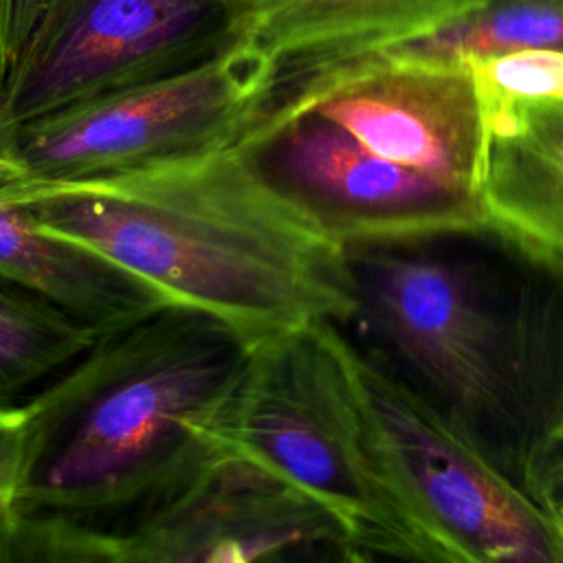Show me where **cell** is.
Instances as JSON below:
<instances>
[{
  "label": "cell",
  "mask_w": 563,
  "mask_h": 563,
  "mask_svg": "<svg viewBox=\"0 0 563 563\" xmlns=\"http://www.w3.org/2000/svg\"><path fill=\"white\" fill-rule=\"evenodd\" d=\"M238 143L345 249L484 231L475 191L389 163L328 119L262 108Z\"/></svg>",
  "instance_id": "ba28073f"
},
{
  "label": "cell",
  "mask_w": 563,
  "mask_h": 563,
  "mask_svg": "<svg viewBox=\"0 0 563 563\" xmlns=\"http://www.w3.org/2000/svg\"><path fill=\"white\" fill-rule=\"evenodd\" d=\"M526 484L545 504L563 512V444L530 464L526 473Z\"/></svg>",
  "instance_id": "ffe728a7"
},
{
  "label": "cell",
  "mask_w": 563,
  "mask_h": 563,
  "mask_svg": "<svg viewBox=\"0 0 563 563\" xmlns=\"http://www.w3.org/2000/svg\"><path fill=\"white\" fill-rule=\"evenodd\" d=\"M46 0H0V84L26 42Z\"/></svg>",
  "instance_id": "d6986e66"
},
{
  "label": "cell",
  "mask_w": 563,
  "mask_h": 563,
  "mask_svg": "<svg viewBox=\"0 0 563 563\" xmlns=\"http://www.w3.org/2000/svg\"><path fill=\"white\" fill-rule=\"evenodd\" d=\"M262 556V550L246 541H227L220 545L213 563H255Z\"/></svg>",
  "instance_id": "603a6c76"
},
{
  "label": "cell",
  "mask_w": 563,
  "mask_h": 563,
  "mask_svg": "<svg viewBox=\"0 0 563 563\" xmlns=\"http://www.w3.org/2000/svg\"><path fill=\"white\" fill-rule=\"evenodd\" d=\"M24 464V409L0 407V506H11Z\"/></svg>",
  "instance_id": "ac0fdd59"
},
{
  "label": "cell",
  "mask_w": 563,
  "mask_h": 563,
  "mask_svg": "<svg viewBox=\"0 0 563 563\" xmlns=\"http://www.w3.org/2000/svg\"><path fill=\"white\" fill-rule=\"evenodd\" d=\"M486 136L477 183L484 229L563 268V101L490 114Z\"/></svg>",
  "instance_id": "7c38bea8"
},
{
  "label": "cell",
  "mask_w": 563,
  "mask_h": 563,
  "mask_svg": "<svg viewBox=\"0 0 563 563\" xmlns=\"http://www.w3.org/2000/svg\"><path fill=\"white\" fill-rule=\"evenodd\" d=\"M339 563H376V556L367 550H361V548L343 541L341 550H339Z\"/></svg>",
  "instance_id": "d4e9b609"
},
{
  "label": "cell",
  "mask_w": 563,
  "mask_h": 563,
  "mask_svg": "<svg viewBox=\"0 0 563 563\" xmlns=\"http://www.w3.org/2000/svg\"><path fill=\"white\" fill-rule=\"evenodd\" d=\"M249 343L222 321L161 306L103 332L24 409L11 508L123 532L216 464L209 431Z\"/></svg>",
  "instance_id": "7a4b0ae2"
},
{
  "label": "cell",
  "mask_w": 563,
  "mask_h": 563,
  "mask_svg": "<svg viewBox=\"0 0 563 563\" xmlns=\"http://www.w3.org/2000/svg\"><path fill=\"white\" fill-rule=\"evenodd\" d=\"M361 446L409 563H563V512L402 378L323 323Z\"/></svg>",
  "instance_id": "3957f363"
},
{
  "label": "cell",
  "mask_w": 563,
  "mask_h": 563,
  "mask_svg": "<svg viewBox=\"0 0 563 563\" xmlns=\"http://www.w3.org/2000/svg\"><path fill=\"white\" fill-rule=\"evenodd\" d=\"M0 200L249 345L358 314L345 246L238 141L88 180H11Z\"/></svg>",
  "instance_id": "6da1fadb"
},
{
  "label": "cell",
  "mask_w": 563,
  "mask_h": 563,
  "mask_svg": "<svg viewBox=\"0 0 563 563\" xmlns=\"http://www.w3.org/2000/svg\"><path fill=\"white\" fill-rule=\"evenodd\" d=\"M238 464L319 512L341 541L409 563L405 532L367 464L323 323L249 345L209 431Z\"/></svg>",
  "instance_id": "277c9868"
},
{
  "label": "cell",
  "mask_w": 563,
  "mask_h": 563,
  "mask_svg": "<svg viewBox=\"0 0 563 563\" xmlns=\"http://www.w3.org/2000/svg\"><path fill=\"white\" fill-rule=\"evenodd\" d=\"M479 0H229L233 33L277 68V84L323 64L416 42Z\"/></svg>",
  "instance_id": "8fae6325"
},
{
  "label": "cell",
  "mask_w": 563,
  "mask_h": 563,
  "mask_svg": "<svg viewBox=\"0 0 563 563\" xmlns=\"http://www.w3.org/2000/svg\"><path fill=\"white\" fill-rule=\"evenodd\" d=\"M275 86L277 68L235 35L183 70L13 128L11 180H88L233 143Z\"/></svg>",
  "instance_id": "8992f818"
},
{
  "label": "cell",
  "mask_w": 563,
  "mask_h": 563,
  "mask_svg": "<svg viewBox=\"0 0 563 563\" xmlns=\"http://www.w3.org/2000/svg\"><path fill=\"white\" fill-rule=\"evenodd\" d=\"M121 534L0 506V563H119Z\"/></svg>",
  "instance_id": "2e32d148"
},
{
  "label": "cell",
  "mask_w": 563,
  "mask_h": 563,
  "mask_svg": "<svg viewBox=\"0 0 563 563\" xmlns=\"http://www.w3.org/2000/svg\"><path fill=\"white\" fill-rule=\"evenodd\" d=\"M484 119L539 101H563V48H521L466 57Z\"/></svg>",
  "instance_id": "e0dca14e"
},
{
  "label": "cell",
  "mask_w": 563,
  "mask_h": 563,
  "mask_svg": "<svg viewBox=\"0 0 563 563\" xmlns=\"http://www.w3.org/2000/svg\"><path fill=\"white\" fill-rule=\"evenodd\" d=\"M233 37L229 0H46L0 84L4 123L183 70Z\"/></svg>",
  "instance_id": "52a82bcc"
},
{
  "label": "cell",
  "mask_w": 563,
  "mask_h": 563,
  "mask_svg": "<svg viewBox=\"0 0 563 563\" xmlns=\"http://www.w3.org/2000/svg\"><path fill=\"white\" fill-rule=\"evenodd\" d=\"M0 284L103 334L167 306L147 282L103 255L53 235L0 200Z\"/></svg>",
  "instance_id": "4fadbf2b"
},
{
  "label": "cell",
  "mask_w": 563,
  "mask_h": 563,
  "mask_svg": "<svg viewBox=\"0 0 563 563\" xmlns=\"http://www.w3.org/2000/svg\"><path fill=\"white\" fill-rule=\"evenodd\" d=\"M559 444H563V389H561L559 402H556V407H554V411H552V416H550V420H548V424H545V429H543V433H541V440H539V444H537V451H534V455H532V462L539 460L541 455H545L548 451L556 449ZM532 462H530V464H532ZM530 464H528V468H530ZM528 468H526V471H528Z\"/></svg>",
  "instance_id": "7402d4cb"
},
{
  "label": "cell",
  "mask_w": 563,
  "mask_h": 563,
  "mask_svg": "<svg viewBox=\"0 0 563 563\" xmlns=\"http://www.w3.org/2000/svg\"><path fill=\"white\" fill-rule=\"evenodd\" d=\"M367 319L407 378L490 453L497 431L523 427L534 380L528 325L499 310L484 277L444 255L345 249Z\"/></svg>",
  "instance_id": "5b68a950"
},
{
  "label": "cell",
  "mask_w": 563,
  "mask_h": 563,
  "mask_svg": "<svg viewBox=\"0 0 563 563\" xmlns=\"http://www.w3.org/2000/svg\"><path fill=\"white\" fill-rule=\"evenodd\" d=\"M521 48H563V0H479L431 35L385 51L462 62Z\"/></svg>",
  "instance_id": "9a60e30c"
},
{
  "label": "cell",
  "mask_w": 563,
  "mask_h": 563,
  "mask_svg": "<svg viewBox=\"0 0 563 563\" xmlns=\"http://www.w3.org/2000/svg\"><path fill=\"white\" fill-rule=\"evenodd\" d=\"M119 534V563H213L233 539L260 548L262 556L339 539L319 512L231 462H216Z\"/></svg>",
  "instance_id": "30bf717a"
},
{
  "label": "cell",
  "mask_w": 563,
  "mask_h": 563,
  "mask_svg": "<svg viewBox=\"0 0 563 563\" xmlns=\"http://www.w3.org/2000/svg\"><path fill=\"white\" fill-rule=\"evenodd\" d=\"M257 563H336V552L325 545H301L273 552Z\"/></svg>",
  "instance_id": "44dd1931"
},
{
  "label": "cell",
  "mask_w": 563,
  "mask_h": 563,
  "mask_svg": "<svg viewBox=\"0 0 563 563\" xmlns=\"http://www.w3.org/2000/svg\"><path fill=\"white\" fill-rule=\"evenodd\" d=\"M99 332L0 284V407H22L81 358Z\"/></svg>",
  "instance_id": "5bb4252c"
},
{
  "label": "cell",
  "mask_w": 563,
  "mask_h": 563,
  "mask_svg": "<svg viewBox=\"0 0 563 563\" xmlns=\"http://www.w3.org/2000/svg\"><path fill=\"white\" fill-rule=\"evenodd\" d=\"M13 178V158H11V132L2 117L0 106V185L9 183Z\"/></svg>",
  "instance_id": "cb8c5ba5"
},
{
  "label": "cell",
  "mask_w": 563,
  "mask_h": 563,
  "mask_svg": "<svg viewBox=\"0 0 563 563\" xmlns=\"http://www.w3.org/2000/svg\"><path fill=\"white\" fill-rule=\"evenodd\" d=\"M264 108L328 119L367 152L477 194L488 136L462 62L356 55L279 81Z\"/></svg>",
  "instance_id": "9c48e42d"
}]
</instances>
